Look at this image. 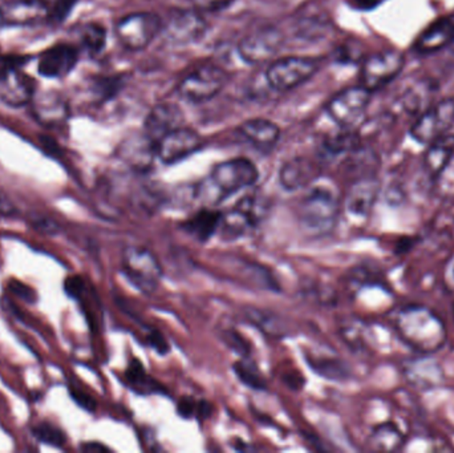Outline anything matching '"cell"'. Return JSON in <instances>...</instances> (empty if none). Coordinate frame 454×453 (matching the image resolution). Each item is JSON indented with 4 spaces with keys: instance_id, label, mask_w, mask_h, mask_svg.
Returning a JSON list of instances; mask_svg holds the SVG:
<instances>
[{
    "instance_id": "obj_40",
    "label": "cell",
    "mask_w": 454,
    "mask_h": 453,
    "mask_svg": "<svg viewBox=\"0 0 454 453\" xmlns=\"http://www.w3.org/2000/svg\"><path fill=\"white\" fill-rule=\"evenodd\" d=\"M148 343L152 348H154V350H156L157 353L161 354V355L169 353V345H168L167 340H165V338L162 337L160 332H152L148 337Z\"/></svg>"
},
{
    "instance_id": "obj_37",
    "label": "cell",
    "mask_w": 454,
    "mask_h": 453,
    "mask_svg": "<svg viewBox=\"0 0 454 453\" xmlns=\"http://www.w3.org/2000/svg\"><path fill=\"white\" fill-rule=\"evenodd\" d=\"M64 290L69 297L79 300L80 295L84 292V282L80 277H69L64 282Z\"/></svg>"
},
{
    "instance_id": "obj_6",
    "label": "cell",
    "mask_w": 454,
    "mask_h": 453,
    "mask_svg": "<svg viewBox=\"0 0 454 453\" xmlns=\"http://www.w3.org/2000/svg\"><path fill=\"white\" fill-rule=\"evenodd\" d=\"M229 74L221 66H201L189 74L178 85V93L191 103H205L212 100L225 88Z\"/></svg>"
},
{
    "instance_id": "obj_38",
    "label": "cell",
    "mask_w": 454,
    "mask_h": 453,
    "mask_svg": "<svg viewBox=\"0 0 454 453\" xmlns=\"http://www.w3.org/2000/svg\"><path fill=\"white\" fill-rule=\"evenodd\" d=\"M69 393H71L72 399H74L80 407H82V409L88 410V411L90 412L95 411V401H93L88 394H85L84 391H80L77 390V388L71 387Z\"/></svg>"
},
{
    "instance_id": "obj_24",
    "label": "cell",
    "mask_w": 454,
    "mask_h": 453,
    "mask_svg": "<svg viewBox=\"0 0 454 453\" xmlns=\"http://www.w3.org/2000/svg\"><path fill=\"white\" fill-rule=\"evenodd\" d=\"M454 156V135L442 136L429 144L424 154V169L432 178H437L450 164Z\"/></svg>"
},
{
    "instance_id": "obj_13",
    "label": "cell",
    "mask_w": 454,
    "mask_h": 453,
    "mask_svg": "<svg viewBox=\"0 0 454 453\" xmlns=\"http://www.w3.org/2000/svg\"><path fill=\"white\" fill-rule=\"evenodd\" d=\"M263 205L259 201L258 197H243L230 212L221 217L220 230L221 237L226 241L239 238L245 236L250 229L258 225L262 217Z\"/></svg>"
},
{
    "instance_id": "obj_4",
    "label": "cell",
    "mask_w": 454,
    "mask_h": 453,
    "mask_svg": "<svg viewBox=\"0 0 454 453\" xmlns=\"http://www.w3.org/2000/svg\"><path fill=\"white\" fill-rule=\"evenodd\" d=\"M122 271L133 286L144 294H152L159 287L162 269L153 253L140 246H129L122 253Z\"/></svg>"
},
{
    "instance_id": "obj_15",
    "label": "cell",
    "mask_w": 454,
    "mask_h": 453,
    "mask_svg": "<svg viewBox=\"0 0 454 453\" xmlns=\"http://www.w3.org/2000/svg\"><path fill=\"white\" fill-rule=\"evenodd\" d=\"M207 23L196 11H175L167 21L162 20V31L175 44H189L201 39Z\"/></svg>"
},
{
    "instance_id": "obj_33",
    "label": "cell",
    "mask_w": 454,
    "mask_h": 453,
    "mask_svg": "<svg viewBox=\"0 0 454 453\" xmlns=\"http://www.w3.org/2000/svg\"><path fill=\"white\" fill-rule=\"evenodd\" d=\"M124 85V79L120 76L100 77L93 82V92L100 100L114 98Z\"/></svg>"
},
{
    "instance_id": "obj_31",
    "label": "cell",
    "mask_w": 454,
    "mask_h": 453,
    "mask_svg": "<svg viewBox=\"0 0 454 453\" xmlns=\"http://www.w3.org/2000/svg\"><path fill=\"white\" fill-rule=\"evenodd\" d=\"M234 371L237 374L238 379L243 385L247 386V387L253 388V390H264L266 388L263 378H262L258 369L251 362H238V363L234 364Z\"/></svg>"
},
{
    "instance_id": "obj_41",
    "label": "cell",
    "mask_w": 454,
    "mask_h": 453,
    "mask_svg": "<svg viewBox=\"0 0 454 453\" xmlns=\"http://www.w3.org/2000/svg\"><path fill=\"white\" fill-rule=\"evenodd\" d=\"M34 226L37 230L43 231V233L45 234H50V236H55V234L58 233V223H53L50 218L37 217L34 218Z\"/></svg>"
},
{
    "instance_id": "obj_5",
    "label": "cell",
    "mask_w": 454,
    "mask_h": 453,
    "mask_svg": "<svg viewBox=\"0 0 454 453\" xmlns=\"http://www.w3.org/2000/svg\"><path fill=\"white\" fill-rule=\"evenodd\" d=\"M161 31V16L153 12L130 13L116 26L117 39L122 47L130 51H141L148 47Z\"/></svg>"
},
{
    "instance_id": "obj_20",
    "label": "cell",
    "mask_w": 454,
    "mask_h": 453,
    "mask_svg": "<svg viewBox=\"0 0 454 453\" xmlns=\"http://www.w3.org/2000/svg\"><path fill=\"white\" fill-rule=\"evenodd\" d=\"M380 191V184L373 177H362L352 184L347 191L346 209L351 215H367L372 210Z\"/></svg>"
},
{
    "instance_id": "obj_19",
    "label": "cell",
    "mask_w": 454,
    "mask_h": 453,
    "mask_svg": "<svg viewBox=\"0 0 454 453\" xmlns=\"http://www.w3.org/2000/svg\"><path fill=\"white\" fill-rule=\"evenodd\" d=\"M184 113L175 104L164 103L154 106L144 124V132L157 143L167 133L183 127Z\"/></svg>"
},
{
    "instance_id": "obj_1",
    "label": "cell",
    "mask_w": 454,
    "mask_h": 453,
    "mask_svg": "<svg viewBox=\"0 0 454 453\" xmlns=\"http://www.w3.org/2000/svg\"><path fill=\"white\" fill-rule=\"evenodd\" d=\"M395 329L405 345L418 353H437L447 343V327L437 314L424 306L402 309L395 318Z\"/></svg>"
},
{
    "instance_id": "obj_17",
    "label": "cell",
    "mask_w": 454,
    "mask_h": 453,
    "mask_svg": "<svg viewBox=\"0 0 454 453\" xmlns=\"http://www.w3.org/2000/svg\"><path fill=\"white\" fill-rule=\"evenodd\" d=\"M122 161L136 172L144 173L151 169L157 159L156 143L145 132L135 133L120 145Z\"/></svg>"
},
{
    "instance_id": "obj_9",
    "label": "cell",
    "mask_w": 454,
    "mask_h": 453,
    "mask_svg": "<svg viewBox=\"0 0 454 453\" xmlns=\"http://www.w3.org/2000/svg\"><path fill=\"white\" fill-rule=\"evenodd\" d=\"M405 59L399 51L389 50L368 56L360 69L363 87L373 90H380L396 79L404 68Z\"/></svg>"
},
{
    "instance_id": "obj_27",
    "label": "cell",
    "mask_w": 454,
    "mask_h": 453,
    "mask_svg": "<svg viewBox=\"0 0 454 453\" xmlns=\"http://www.w3.org/2000/svg\"><path fill=\"white\" fill-rule=\"evenodd\" d=\"M66 106L55 93H45L35 103V114L43 124L55 125L66 117Z\"/></svg>"
},
{
    "instance_id": "obj_26",
    "label": "cell",
    "mask_w": 454,
    "mask_h": 453,
    "mask_svg": "<svg viewBox=\"0 0 454 453\" xmlns=\"http://www.w3.org/2000/svg\"><path fill=\"white\" fill-rule=\"evenodd\" d=\"M403 444H404V436H403L402 431L392 423H386V425L376 427L370 439V446L375 451H399Z\"/></svg>"
},
{
    "instance_id": "obj_10",
    "label": "cell",
    "mask_w": 454,
    "mask_h": 453,
    "mask_svg": "<svg viewBox=\"0 0 454 453\" xmlns=\"http://www.w3.org/2000/svg\"><path fill=\"white\" fill-rule=\"evenodd\" d=\"M454 125V98L440 101L427 109L411 128L413 140L424 145L448 135Z\"/></svg>"
},
{
    "instance_id": "obj_8",
    "label": "cell",
    "mask_w": 454,
    "mask_h": 453,
    "mask_svg": "<svg viewBox=\"0 0 454 453\" xmlns=\"http://www.w3.org/2000/svg\"><path fill=\"white\" fill-rule=\"evenodd\" d=\"M371 93L363 85L346 88L331 98L327 104V113L339 127L348 129L364 116L370 105Z\"/></svg>"
},
{
    "instance_id": "obj_35",
    "label": "cell",
    "mask_w": 454,
    "mask_h": 453,
    "mask_svg": "<svg viewBox=\"0 0 454 453\" xmlns=\"http://www.w3.org/2000/svg\"><path fill=\"white\" fill-rule=\"evenodd\" d=\"M8 287H10L11 292H12L16 297L20 298L24 302L31 303V305L36 302V293H35L31 287L27 286L26 284H23V282L12 281L8 285Z\"/></svg>"
},
{
    "instance_id": "obj_29",
    "label": "cell",
    "mask_w": 454,
    "mask_h": 453,
    "mask_svg": "<svg viewBox=\"0 0 454 453\" xmlns=\"http://www.w3.org/2000/svg\"><path fill=\"white\" fill-rule=\"evenodd\" d=\"M80 42L82 47L90 55H98L103 52L106 44V31L101 24H85L80 32Z\"/></svg>"
},
{
    "instance_id": "obj_16",
    "label": "cell",
    "mask_w": 454,
    "mask_h": 453,
    "mask_svg": "<svg viewBox=\"0 0 454 453\" xmlns=\"http://www.w3.org/2000/svg\"><path fill=\"white\" fill-rule=\"evenodd\" d=\"M79 61V51L69 44H56L40 55L37 72L47 79L68 76Z\"/></svg>"
},
{
    "instance_id": "obj_18",
    "label": "cell",
    "mask_w": 454,
    "mask_h": 453,
    "mask_svg": "<svg viewBox=\"0 0 454 453\" xmlns=\"http://www.w3.org/2000/svg\"><path fill=\"white\" fill-rule=\"evenodd\" d=\"M320 170L312 160L296 157L283 164L279 172V183L288 191L309 188L317 183Z\"/></svg>"
},
{
    "instance_id": "obj_21",
    "label": "cell",
    "mask_w": 454,
    "mask_h": 453,
    "mask_svg": "<svg viewBox=\"0 0 454 453\" xmlns=\"http://www.w3.org/2000/svg\"><path fill=\"white\" fill-rule=\"evenodd\" d=\"M454 39V16L453 18L440 19L431 26L427 27L420 36L416 39V52L420 55H429L437 52L447 45H452Z\"/></svg>"
},
{
    "instance_id": "obj_7",
    "label": "cell",
    "mask_w": 454,
    "mask_h": 453,
    "mask_svg": "<svg viewBox=\"0 0 454 453\" xmlns=\"http://www.w3.org/2000/svg\"><path fill=\"white\" fill-rule=\"evenodd\" d=\"M317 61L311 58L290 56L278 59L267 68V82L274 90H290L311 79L317 74Z\"/></svg>"
},
{
    "instance_id": "obj_14",
    "label": "cell",
    "mask_w": 454,
    "mask_h": 453,
    "mask_svg": "<svg viewBox=\"0 0 454 453\" xmlns=\"http://www.w3.org/2000/svg\"><path fill=\"white\" fill-rule=\"evenodd\" d=\"M35 80L21 71L20 66H0V100L7 105L19 108L32 101Z\"/></svg>"
},
{
    "instance_id": "obj_46",
    "label": "cell",
    "mask_w": 454,
    "mask_h": 453,
    "mask_svg": "<svg viewBox=\"0 0 454 453\" xmlns=\"http://www.w3.org/2000/svg\"><path fill=\"white\" fill-rule=\"evenodd\" d=\"M452 45H454V39H453V43H452Z\"/></svg>"
},
{
    "instance_id": "obj_3",
    "label": "cell",
    "mask_w": 454,
    "mask_h": 453,
    "mask_svg": "<svg viewBox=\"0 0 454 453\" xmlns=\"http://www.w3.org/2000/svg\"><path fill=\"white\" fill-rule=\"evenodd\" d=\"M298 215L301 226L309 233L322 236L333 230L339 215V197L335 189L312 184L299 204Z\"/></svg>"
},
{
    "instance_id": "obj_44",
    "label": "cell",
    "mask_w": 454,
    "mask_h": 453,
    "mask_svg": "<svg viewBox=\"0 0 454 453\" xmlns=\"http://www.w3.org/2000/svg\"><path fill=\"white\" fill-rule=\"evenodd\" d=\"M82 451L85 452H108V447L103 446L100 443H87L82 447Z\"/></svg>"
},
{
    "instance_id": "obj_42",
    "label": "cell",
    "mask_w": 454,
    "mask_h": 453,
    "mask_svg": "<svg viewBox=\"0 0 454 453\" xmlns=\"http://www.w3.org/2000/svg\"><path fill=\"white\" fill-rule=\"evenodd\" d=\"M40 144H42L44 152H47L50 156L55 157L56 154L60 152V149H59L58 146V143H56L53 138L48 137V136H42V137H40Z\"/></svg>"
},
{
    "instance_id": "obj_32",
    "label": "cell",
    "mask_w": 454,
    "mask_h": 453,
    "mask_svg": "<svg viewBox=\"0 0 454 453\" xmlns=\"http://www.w3.org/2000/svg\"><path fill=\"white\" fill-rule=\"evenodd\" d=\"M323 358L317 355H312L307 358V362H309L312 370L322 377L330 378V379L344 377V367L340 361L327 358V356H323Z\"/></svg>"
},
{
    "instance_id": "obj_23",
    "label": "cell",
    "mask_w": 454,
    "mask_h": 453,
    "mask_svg": "<svg viewBox=\"0 0 454 453\" xmlns=\"http://www.w3.org/2000/svg\"><path fill=\"white\" fill-rule=\"evenodd\" d=\"M238 132L261 151H270L279 140L280 129L275 122L266 119H251L242 122Z\"/></svg>"
},
{
    "instance_id": "obj_11",
    "label": "cell",
    "mask_w": 454,
    "mask_h": 453,
    "mask_svg": "<svg viewBox=\"0 0 454 453\" xmlns=\"http://www.w3.org/2000/svg\"><path fill=\"white\" fill-rule=\"evenodd\" d=\"M285 35L275 27H266L240 40L238 53L245 63L261 66L270 63L279 53Z\"/></svg>"
},
{
    "instance_id": "obj_43",
    "label": "cell",
    "mask_w": 454,
    "mask_h": 453,
    "mask_svg": "<svg viewBox=\"0 0 454 453\" xmlns=\"http://www.w3.org/2000/svg\"><path fill=\"white\" fill-rule=\"evenodd\" d=\"M16 213V207H13L12 202L0 193V215H13Z\"/></svg>"
},
{
    "instance_id": "obj_34",
    "label": "cell",
    "mask_w": 454,
    "mask_h": 453,
    "mask_svg": "<svg viewBox=\"0 0 454 453\" xmlns=\"http://www.w3.org/2000/svg\"><path fill=\"white\" fill-rule=\"evenodd\" d=\"M77 2L79 0H56L52 7L48 10L47 18L56 24L64 23L67 18L71 15L72 10H74Z\"/></svg>"
},
{
    "instance_id": "obj_2",
    "label": "cell",
    "mask_w": 454,
    "mask_h": 453,
    "mask_svg": "<svg viewBox=\"0 0 454 453\" xmlns=\"http://www.w3.org/2000/svg\"><path fill=\"white\" fill-rule=\"evenodd\" d=\"M258 177V169L250 160H229L213 168L207 180L200 186V193L205 201L220 204L227 197L253 186Z\"/></svg>"
},
{
    "instance_id": "obj_22",
    "label": "cell",
    "mask_w": 454,
    "mask_h": 453,
    "mask_svg": "<svg viewBox=\"0 0 454 453\" xmlns=\"http://www.w3.org/2000/svg\"><path fill=\"white\" fill-rule=\"evenodd\" d=\"M47 3L44 0H13L2 10L4 23L26 26L34 24L48 16Z\"/></svg>"
},
{
    "instance_id": "obj_12",
    "label": "cell",
    "mask_w": 454,
    "mask_h": 453,
    "mask_svg": "<svg viewBox=\"0 0 454 453\" xmlns=\"http://www.w3.org/2000/svg\"><path fill=\"white\" fill-rule=\"evenodd\" d=\"M204 138L191 128L180 127L167 133L156 143L157 159L165 165L177 164L199 152Z\"/></svg>"
},
{
    "instance_id": "obj_36",
    "label": "cell",
    "mask_w": 454,
    "mask_h": 453,
    "mask_svg": "<svg viewBox=\"0 0 454 453\" xmlns=\"http://www.w3.org/2000/svg\"><path fill=\"white\" fill-rule=\"evenodd\" d=\"M231 2L232 0H193V4L201 12H215L227 7Z\"/></svg>"
},
{
    "instance_id": "obj_39",
    "label": "cell",
    "mask_w": 454,
    "mask_h": 453,
    "mask_svg": "<svg viewBox=\"0 0 454 453\" xmlns=\"http://www.w3.org/2000/svg\"><path fill=\"white\" fill-rule=\"evenodd\" d=\"M199 411L200 403H197L193 399H181L180 403H178V412H180L181 417L186 418V419L196 417V415H199Z\"/></svg>"
},
{
    "instance_id": "obj_30",
    "label": "cell",
    "mask_w": 454,
    "mask_h": 453,
    "mask_svg": "<svg viewBox=\"0 0 454 453\" xmlns=\"http://www.w3.org/2000/svg\"><path fill=\"white\" fill-rule=\"evenodd\" d=\"M32 436L40 443L47 446L55 447V449H63L67 443V436L64 431L56 426L48 422L39 423L32 428Z\"/></svg>"
},
{
    "instance_id": "obj_45",
    "label": "cell",
    "mask_w": 454,
    "mask_h": 453,
    "mask_svg": "<svg viewBox=\"0 0 454 453\" xmlns=\"http://www.w3.org/2000/svg\"><path fill=\"white\" fill-rule=\"evenodd\" d=\"M450 279H452V282L454 284V258H453L452 262H450Z\"/></svg>"
},
{
    "instance_id": "obj_28",
    "label": "cell",
    "mask_w": 454,
    "mask_h": 453,
    "mask_svg": "<svg viewBox=\"0 0 454 453\" xmlns=\"http://www.w3.org/2000/svg\"><path fill=\"white\" fill-rule=\"evenodd\" d=\"M125 378H127V382L129 383L130 387L136 393L143 394V395L164 393V388L161 387V385L146 374L143 364L137 359L130 361L129 367H128L127 372H125Z\"/></svg>"
},
{
    "instance_id": "obj_25",
    "label": "cell",
    "mask_w": 454,
    "mask_h": 453,
    "mask_svg": "<svg viewBox=\"0 0 454 453\" xmlns=\"http://www.w3.org/2000/svg\"><path fill=\"white\" fill-rule=\"evenodd\" d=\"M221 217H223V215L215 212V210H201L184 223V229L197 241L207 242L217 233L218 228H220Z\"/></svg>"
}]
</instances>
